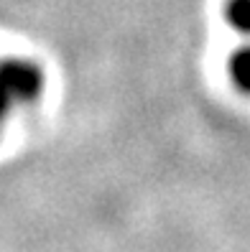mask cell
I'll return each mask as SVG.
<instances>
[{
  "instance_id": "cell-1",
  "label": "cell",
  "mask_w": 250,
  "mask_h": 252,
  "mask_svg": "<svg viewBox=\"0 0 250 252\" xmlns=\"http://www.w3.org/2000/svg\"><path fill=\"white\" fill-rule=\"evenodd\" d=\"M230 69H232L235 82L250 92V49H240V54H235Z\"/></svg>"
},
{
  "instance_id": "cell-2",
  "label": "cell",
  "mask_w": 250,
  "mask_h": 252,
  "mask_svg": "<svg viewBox=\"0 0 250 252\" xmlns=\"http://www.w3.org/2000/svg\"><path fill=\"white\" fill-rule=\"evenodd\" d=\"M227 18L235 28L250 33V0H232L227 8Z\"/></svg>"
}]
</instances>
